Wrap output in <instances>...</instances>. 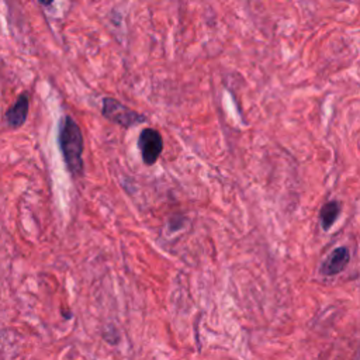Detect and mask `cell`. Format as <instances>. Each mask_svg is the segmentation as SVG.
Returning <instances> with one entry per match:
<instances>
[{
  "mask_svg": "<svg viewBox=\"0 0 360 360\" xmlns=\"http://www.w3.org/2000/svg\"><path fill=\"white\" fill-rule=\"evenodd\" d=\"M58 143L69 173L75 177L83 174V134L79 124L70 117L65 115L59 124Z\"/></svg>",
  "mask_w": 360,
  "mask_h": 360,
  "instance_id": "1",
  "label": "cell"
},
{
  "mask_svg": "<svg viewBox=\"0 0 360 360\" xmlns=\"http://www.w3.org/2000/svg\"><path fill=\"white\" fill-rule=\"evenodd\" d=\"M101 103H103L101 114L108 121H111L125 129L136 127L139 124H143L148 120L146 115L131 110L129 107L124 105L121 101H118L112 97H103Z\"/></svg>",
  "mask_w": 360,
  "mask_h": 360,
  "instance_id": "2",
  "label": "cell"
},
{
  "mask_svg": "<svg viewBox=\"0 0 360 360\" xmlns=\"http://www.w3.org/2000/svg\"><path fill=\"white\" fill-rule=\"evenodd\" d=\"M138 148L142 156V162L146 166H152L159 159L163 150V139L158 129L145 128L138 138Z\"/></svg>",
  "mask_w": 360,
  "mask_h": 360,
  "instance_id": "3",
  "label": "cell"
},
{
  "mask_svg": "<svg viewBox=\"0 0 360 360\" xmlns=\"http://www.w3.org/2000/svg\"><path fill=\"white\" fill-rule=\"evenodd\" d=\"M28 110H30V94L27 91H22L4 114V121L7 127L11 129L21 128L27 121Z\"/></svg>",
  "mask_w": 360,
  "mask_h": 360,
  "instance_id": "4",
  "label": "cell"
},
{
  "mask_svg": "<svg viewBox=\"0 0 360 360\" xmlns=\"http://www.w3.org/2000/svg\"><path fill=\"white\" fill-rule=\"evenodd\" d=\"M349 260H350V250L346 246L335 248L322 262L319 267V273L326 277L336 276L346 269V266L349 264Z\"/></svg>",
  "mask_w": 360,
  "mask_h": 360,
  "instance_id": "5",
  "label": "cell"
},
{
  "mask_svg": "<svg viewBox=\"0 0 360 360\" xmlns=\"http://www.w3.org/2000/svg\"><path fill=\"white\" fill-rule=\"evenodd\" d=\"M342 205L338 200H330L325 202L319 211V219L323 231H329L332 225L336 222L339 214H340Z\"/></svg>",
  "mask_w": 360,
  "mask_h": 360,
  "instance_id": "6",
  "label": "cell"
},
{
  "mask_svg": "<svg viewBox=\"0 0 360 360\" xmlns=\"http://www.w3.org/2000/svg\"><path fill=\"white\" fill-rule=\"evenodd\" d=\"M42 6H45V7H48V6H51L52 3H53V0H38Z\"/></svg>",
  "mask_w": 360,
  "mask_h": 360,
  "instance_id": "7",
  "label": "cell"
}]
</instances>
